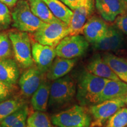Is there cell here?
<instances>
[{"label": "cell", "mask_w": 127, "mask_h": 127, "mask_svg": "<svg viewBox=\"0 0 127 127\" xmlns=\"http://www.w3.org/2000/svg\"><path fill=\"white\" fill-rule=\"evenodd\" d=\"M114 26L123 34L127 35V13L118 15L114 21Z\"/></svg>", "instance_id": "cell-30"}, {"label": "cell", "mask_w": 127, "mask_h": 127, "mask_svg": "<svg viewBox=\"0 0 127 127\" xmlns=\"http://www.w3.org/2000/svg\"><path fill=\"white\" fill-rule=\"evenodd\" d=\"M8 36L12 44L15 60L24 69L34 65L32 57L31 41L28 32L12 30L8 32Z\"/></svg>", "instance_id": "cell-5"}, {"label": "cell", "mask_w": 127, "mask_h": 127, "mask_svg": "<svg viewBox=\"0 0 127 127\" xmlns=\"http://www.w3.org/2000/svg\"><path fill=\"white\" fill-rule=\"evenodd\" d=\"M50 85L51 84L45 77L38 88L31 96V104L35 111L42 112L47 111L50 97Z\"/></svg>", "instance_id": "cell-19"}, {"label": "cell", "mask_w": 127, "mask_h": 127, "mask_svg": "<svg viewBox=\"0 0 127 127\" xmlns=\"http://www.w3.org/2000/svg\"></svg>", "instance_id": "cell-38"}, {"label": "cell", "mask_w": 127, "mask_h": 127, "mask_svg": "<svg viewBox=\"0 0 127 127\" xmlns=\"http://www.w3.org/2000/svg\"><path fill=\"white\" fill-rule=\"evenodd\" d=\"M28 115L24 116L21 120L18 121L17 123H16L12 127H25L27 124V120Z\"/></svg>", "instance_id": "cell-32"}, {"label": "cell", "mask_w": 127, "mask_h": 127, "mask_svg": "<svg viewBox=\"0 0 127 127\" xmlns=\"http://www.w3.org/2000/svg\"><path fill=\"white\" fill-rule=\"evenodd\" d=\"M69 25L61 20L44 24L34 32L36 42L44 45L55 48L61 41L69 35Z\"/></svg>", "instance_id": "cell-6"}, {"label": "cell", "mask_w": 127, "mask_h": 127, "mask_svg": "<svg viewBox=\"0 0 127 127\" xmlns=\"http://www.w3.org/2000/svg\"><path fill=\"white\" fill-rule=\"evenodd\" d=\"M12 21L11 12L8 7L0 2V31L8 29Z\"/></svg>", "instance_id": "cell-28"}, {"label": "cell", "mask_w": 127, "mask_h": 127, "mask_svg": "<svg viewBox=\"0 0 127 127\" xmlns=\"http://www.w3.org/2000/svg\"><path fill=\"white\" fill-rule=\"evenodd\" d=\"M55 48L35 42L32 44V57L38 69L46 74L56 57Z\"/></svg>", "instance_id": "cell-13"}, {"label": "cell", "mask_w": 127, "mask_h": 127, "mask_svg": "<svg viewBox=\"0 0 127 127\" xmlns=\"http://www.w3.org/2000/svg\"><path fill=\"white\" fill-rule=\"evenodd\" d=\"M125 105L124 98L108 100L91 105L90 112L92 117L91 127H101L111 116Z\"/></svg>", "instance_id": "cell-8"}, {"label": "cell", "mask_w": 127, "mask_h": 127, "mask_svg": "<svg viewBox=\"0 0 127 127\" xmlns=\"http://www.w3.org/2000/svg\"><path fill=\"white\" fill-rule=\"evenodd\" d=\"M127 108L123 107L111 116L106 123L105 127H126Z\"/></svg>", "instance_id": "cell-25"}, {"label": "cell", "mask_w": 127, "mask_h": 127, "mask_svg": "<svg viewBox=\"0 0 127 127\" xmlns=\"http://www.w3.org/2000/svg\"><path fill=\"white\" fill-rule=\"evenodd\" d=\"M109 79L102 78L83 71L79 76L77 88V98L81 105L96 104L105 85Z\"/></svg>", "instance_id": "cell-1"}, {"label": "cell", "mask_w": 127, "mask_h": 127, "mask_svg": "<svg viewBox=\"0 0 127 127\" xmlns=\"http://www.w3.org/2000/svg\"><path fill=\"white\" fill-rule=\"evenodd\" d=\"M94 8L95 0H83L82 4L73 11L69 24V35L82 34L84 25L94 14Z\"/></svg>", "instance_id": "cell-9"}, {"label": "cell", "mask_w": 127, "mask_h": 127, "mask_svg": "<svg viewBox=\"0 0 127 127\" xmlns=\"http://www.w3.org/2000/svg\"><path fill=\"white\" fill-rule=\"evenodd\" d=\"M25 105L24 101L19 98H11L0 103V123Z\"/></svg>", "instance_id": "cell-23"}, {"label": "cell", "mask_w": 127, "mask_h": 127, "mask_svg": "<svg viewBox=\"0 0 127 127\" xmlns=\"http://www.w3.org/2000/svg\"><path fill=\"white\" fill-rule=\"evenodd\" d=\"M75 63L74 58L66 59L57 56L46 72V78L48 80L54 81L64 77L72 70Z\"/></svg>", "instance_id": "cell-16"}, {"label": "cell", "mask_w": 127, "mask_h": 127, "mask_svg": "<svg viewBox=\"0 0 127 127\" xmlns=\"http://www.w3.org/2000/svg\"><path fill=\"white\" fill-rule=\"evenodd\" d=\"M77 91L74 79L69 75L52 81L50 85L48 105L52 108H60L72 101Z\"/></svg>", "instance_id": "cell-2"}, {"label": "cell", "mask_w": 127, "mask_h": 127, "mask_svg": "<svg viewBox=\"0 0 127 127\" xmlns=\"http://www.w3.org/2000/svg\"><path fill=\"white\" fill-rule=\"evenodd\" d=\"M125 39L123 33L113 25H108L104 37L92 44L95 50L103 51H117L124 47Z\"/></svg>", "instance_id": "cell-12"}, {"label": "cell", "mask_w": 127, "mask_h": 127, "mask_svg": "<svg viewBox=\"0 0 127 127\" xmlns=\"http://www.w3.org/2000/svg\"><path fill=\"white\" fill-rule=\"evenodd\" d=\"M46 77L36 66L26 69L19 78L18 85L22 94L25 97H30L38 88L42 80Z\"/></svg>", "instance_id": "cell-11"}, {"label": "cell", "mask_w": 127, "mask_h": 127, "mask_svg": "<svg viewBox=\"0 0 127 127\" xmlns=\"http://www.w3.org/2000/svg\"><path fill=\"white\" fill-rule=\"evenodd\" d=\"M108 27L107 22L99 15L94 14L84 25L82 34L92 44L104 37Z\"/></svg>", "instance_id": "cell-14"}, {"label": "cell", "mask_w": 127, "mask_h": 127, "mask_svg": "<svg viewBox=\"0 0 127 127\" xmlns=\"http://www.w3.org/2000/svg\"><path fill=\"white\" fill-rule=\"evenodd\" d=\"M127 96V83L121 80L108 81L100 95L97 104L108 100L124 98Z\"/></svg>", "instance_id": "cell-15"}, {"label": "cell", "mask_w": 127, "mask_h": 127, "mask_svg": "<svg viewBox=\"0 0 127 127\" xmlns=\"http://www.w3.org/2000/svg\"><path fill=\"white\" fill-rule=\"evenodd\" d=\"M124 1H126V2H127V0H124Z\"/></svg>", "instance_id": "cell-36"}, {"label": "cell", "mask_w": 127, "mask_h": 127, "mask_svg": "<svg viewBox=\"0 0 127 127\" xmlns=\"http://www.w3.org/2000/svg\"><path fill=\"white\" fill-rule=\"evenodd\" d=\"M72 11L75 10L82 4L83 0H60Z\"/></svg>", "instance_id": "cell-31"}, {"label": "cell", "mask_w": 127, "mask_h": 127, "mask_svg": "<svg viewBox=\"0 0 127 127\" xmlns=\"http://www.w3.org/2000/svg\"><path fill=\"white\" fill-rule=\"evenodd\" d=\"M51 121L57 127H90L92 117L86 107L75 105L52 115Z\"/></svg>", "instance_id": "cell-3"}, {"label": "cell", "mask_w": 127, "mask_h": 127, "mask_svg": "<svg viewBox=\"0 0 127 127\" xmlns=\"http://www.w3.org/2000/svg\"><path fill=\"white\" fill-rule=\"evenodd\" d=\"M29 127V126H27V127Z\"/></svg>", "instance_id": "cell-35"}, {"label": "cell", "mask_w": 127, "mask_h": 127, "mask_svg": "<svg viewBox=\"0 0 127 127\" xmlns=\"http://www.w3.org/2000/svg\"><path fill=\"white\" fill-rule=\"evenodd\" d=\"M95 7L107 23L114 22L118 15L127 13V2L124 0H95Z\"/></svg>", "instance_id": "cell-10"}, {"label": "cell", "mask_w": 127, "mask_h": 127, "mask_svg": "<svg viewBox=\"0 0 127 127\" xmlns=\"http://www.w3.org/2000/svg\"><path fill=\"white\" fill-rule=\"evenodd\" d=\"M20 78L18 64L11 58L0 59V81L15 85Z\"/></svg>", "instance_id": "cell-17"}, {"label": "cell", "mask_w": 127, "mask_h": 127, "mask_svg": "<svg viewBox=\"0 0 127 127\" xmlns=\"http://www.w3.org/2000/svg\"><path fill=\"white\" fill-rule=\"evenodd\" d=\"M124 102H125V104L127 106V96H125V98H124Z\"/></svg>", "instance_id": "cell-34"}, {"label": "cell", "mask_w": 127, "mask_h": 127, "mask_svg": "<svg viewBox=\"0 0 127 127\" xmlns=\"http://www.w3.org/2000/svg\"><path fill=\"white\" fill-rule=\"evenodd\" d=\"M89 42L80 34L68 35L55 47L57 57L66 59H74L84 55L88 50Z\"/></svg>", "instance_id": "cell-7"}, {"label": "cell", "mask_w": 127, "mask_h": 127, "mask_svg": "<svg viewBox=\"0 0 127 127\" xmlns=\"http://www.w3.org/2000/svg\"></svg>", "instance_id": "cell-37"}, {"label": "cell", "mask_w": 127, "mask_h": 127, "mask_svg": "<svg viewBox=\"0 0 127 127\" xmlns=\"http://www.w3.org/2000/svg\"><path fill=\"white\" fill-rule=\"evenodd\" d=\"M101 57L119 79L127 83V60L109 52H105Z\"/></svg>", "instance_id": "cell-20"}, {"label": "cell", "mask_w": 127, "mask_h": 127, "mask_svg": "<svg viewBox=\"0 0 127 127\" xmlns=\"http://www.w3.org/2000/svg\"><path fill=\"white\" fill-rule=\"evenodd\" d=\"M11 15L12 26L20 31L34 33L44 24L32 13L27 0H18Z\"/></svg>", "instance_id": "cell-4"}, {"label": "cell", "mask_w": 127, "mask_h": 127, "mask_svg": "<svg viewBox=\"0 0 127 127\" xmlns=\"http://www.w3.org/2000/svg\"><path fill=\"white\" fill-rule=\"evenodd\" d=\"M51 121L45 112L35 111L27 120V126L31 127H51Z\"/></svg>", "instance_id": "cell-24"}, {"label": "cell", "mask_w": 127, "mask_h": 127, "mask_svg": "<svg viewBox=\"0 0 127 127\" xmlns=\"http://www.w3.org/2000/svg\"><path fill=\"white\" fill-rule=\"evenodd\" d=\"M87 69L91 74L102 78L120 80L99 54L94 55L87 64Z\"/></svg>", "instance_id": "cell-18"}, {"label": "cell", "mask_w": 127, "mask_h": 127, "mask_svg": "<svg viewBox=\"0 0 127 127\" xmlns=\"http://www.w3.org/2000/svg\"><path fill=\"white\" fill-rule=\"evenodd\" d=\"M30 4V9L32 13L44 23H49L58 21L47 5L42 0H27Z\"/></svg>", "instance_id": "cell-22"}, {"label": "cell", "mask_w": 127, "mask_h": 127, "mask_svg": "<svg viewBox=\"0 0 127 127\" xmlns=\"http://www.w3.org/2000/svg\"><path fill=\"white\" fill-rule=\"evenodd\" d=\"M54 15L69 25L73 14V11L66 7L60 0H42Z\"/></svg>", "instance_id": "cell-21"}, {"label": "cell", "mask_w": 127, "mask_h": 127, "mask_svg": "<svg viewBox=\"0 0 127 127\" xmlns=\"http://www.w3.org/2000/svg\"><path fill=\"white\" fill-rule=\"evenodd\" d=\"M14 85L0 81V103L9 99L14 91Z\"/></svg>", "instance_id": "cell-29"}, {"label": "cell", "mask_w": 127, "mask_h": 127, "mask_svg": "<svg viewBox=\"0 0 127 127\" xmlns=\"http://www.w3.org/2000/svg\"><path fill=\"white\" fill-rule=\"evenodd\" d=\"M18 0H0V2L5 4L7 7L14 8Z\"/></svg>", "instance_id": "cell-33"}, {"label": "cell", "mask_w": 127, "mask_h": 127, "mask_svg": "<svg viewBox=\"0 0 127 127\" xmlns=\"http://www.w3.org/2000/svg\"><path fill=\"white\" fill-rule=\"evenodd\" d=\"M13 50L8 33H0V59L11 58Z\"/></svg>", "instance_id": "cell-27"}, {"label": "cell", "mask_w": 127, "mask_h": 127, "mask_svg": "<svg viewBox=\"0 0 127 127\" xmlns=\"http://www.w3.org/2000/svg\"><path fill=\"white\" fill-rule=\"evenodd\" d=\"M28 107L26 104L21 108L18 110L16 111L14 113L9 115L5 120L0 123L1 127H12L16 123L18 122L23 117L28 115Z\"/></svg>", "instance_id": "cell-26"}]
</instances>
